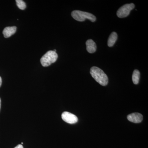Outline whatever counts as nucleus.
Instances as JSON below:
<instances>
[{"label": "nucleus", "instance_id": "nucleus-4", "mask_svg": "<svg viewBox=\"0 0 148 148\" xmlns=\"http://www.w3.org/2000/svg\"><path fill=\"white\" fill-rule=\"evenodd\" d=\"M134 4H126L120 8L117 11L116 14L119 18H124L129 15L130 11L135 8Z\"/></svg>", "mask_w": 148, "mask_h": 148}, {"label": "nucleus", "instance_id": "nucleus-13", "mask_svg": "<svg viewBox=\"0 0 148 148\" xmlns=\"http://www.w3.org/2000/svg\"><path fill=\"white\" fill-rule=\"evenodd\" d=\"M2 84V79L1 78V77H0V87H1V86Z\"/></svg>", "mask_w": 148, "mask_h": 148}, {"label": "nucleus", "instance_id": "nucleus-5", "mask_svg": "<svg viewBox=\"0 0 148 148\" xmlns=\"http://www.w3.org/2000/svg\"><path fill=\"white\" fill-rule=\"evenodd\" d=\"M61 117L64 121L70 124H74L78 121V118L76 116L69 112H64L61 115Z\"/></svg>", "mask_w": 148, "mask_h": 148}, {"label": "nucleus", "instance_id": "nucleus-3", "mask_svg": "<svg viewBox=\"0 0 148 148\" xmlns=\"http://www.w3.org/2000/svg\"><path fill=\"white\" fill-rule=\"evenodd\" d=\"M57 53L53 51H49L43 56L40 59L42 65L44 67H47L55 63L58 58Z\"/></svg>", "mask_w": 148, "mask_h": 148}, {"label": "nucleus", "instance_id": "nucleus-1", "mask_svg": "<svg viewBox=\"0 0 148 148\" xmlns=\"http://www.w3.org/2000/svg\"><path fill=\"white\" fill-rule=\"evenodd\" d=\"M90 74L93 78L101 85L105 86L108 83V78L100 68L95 66L92 67L90 69Z\"/></svg>", "mask_w": 148, "mask_h": 148}, {"label": "nucleus", "instance_id": "nucleus-8", "mask_svg": "<svg viewBox=\"0 0 148 148\" xmlns=\"http://www.w3.org/2000/svg\"><path fill=\"white\" fill-rule=\"evenodd\" d=\"M86 50L90 53H93L95 52L97 49L96 44L91 39L87 40L86 43Z\"/></svg>", "mask_w": 148, "mask_h": 148}, {"label": "nucleus", "instance_id": "nucleus-9", "mask_svg": "<svg viewBox=\"0 0 148 148\" xmlns=\"http://www.w3.org/2000/svg\"><path fill=\"white\" fill-rule=\"evenodd\" d=\"M117 34L116 32H112L109 37L108 42V46L110 47H112L117 40Z\"/></svg>", "mask_w": 148, "mask_h": 148}, {"label": "nucleus", "instance_id": "nucleus-7", "mask_svg": "<svg viewBox=\"0 0 148 148\" xmlns=\"http://www.w3.org/2000/svg\"><path fill=\"white\" fill-rule=\"evenodd\" d=\"M16 30V27L15 26L5 27L3 32L4 37L5 38H9L11 36L15 34Z\"/></svg>", "mask_w": 148, "mask_h": 148}, {"label": "nucleus", "instance_id": "nucleus-12", "mask_svg": "<svg viewBox=\"0 0 148 148\" xmlns=\"http://www.w3.org/2000/svg\"><path fill=\"white\" fill-rule=\"evenodd\" d=\"M24 148L23 147V146L21 145H18L16 146L15 148Z\"/></svg>", "mask_w": 148, "mask_h": 148}, {"label": "nucleus", "instance_id": "nucleus-15", "mask_svg": "<svg viewBox=\"0 0 148 148\" xmlns=\"http://www.w3.org/2000/svg\"><path fill=\"white\" fill-rule=\"evenodd\" d=\"M53 51H54V52H56V49H54V50H53Z\"/></svg>", "mask_w": 148, "mask_h": 148}, {"label": "nucleus", "instance_id": "nucleus-2", "mask_svg": "<svg viewBox=\"0 0 148 148\" xmlns=\"http://www.w3.org/2000/svg\"><path fill=\"white\" fill-rule=\"evenodd\" d=\"M72 17L79 21H83L85 19H88L92 22H95L96 17L92 14L80 10H75L71 13Z\"/></svg>", "mask_w": 148, "mask_h": 148}, {"label": "nucleus", "instance_id": "nucleus-6", "mask_svg": "<svg viewBox=\"0 0 148 148\" xmlns=\"http://www.w3.org/2000/svg\"><path fill=\"white\" fill-rule=\"evenodd\" d=\"M127 119L129 121L134 123H140L143 121V116L139 113H134L128 115Z\"/></svg>", "mask_w": 148, "mask_h": 148}, {"label": "nucleus", "instance_id": "nucleus-14", "mask_svg": "<svg viewBox=\"0 0 148 148\" xmlns=\"http://www.w3.org/2000/svg\"><path fill=\"white\" fill-rule=\"evenodd\" d=\"M1 98H0V109H1Z\"/></svg>", "mask_w": 148, "mask_h": 148}, {"label": "nucleus", "instance_id": "nucleus-10", "mask_svg": "<svg viewBox=\"0 0 148 148\" xmlns=\"http://www.w3.org/2000/svg\"><path fill=\"white\" fill-rule=\"evenodd\" d=\"M140 72L138 70H135L133 71L132 76V80L133 83L135 84H138L140 81Z\"/></svg>", "mask_w": 148, "mask_h": 148}, {"label": "nucleus", "instance_id": "nucleus-11", "mask_svg": "<svg viewBox=\"0 0 148 148\" xmlns=\"http://www.w3.org/2000/svg\"><path fill=\"white\" fill-rule=\"evenodd\" d=\"M16 5L20 9L24 10L26 8V3L22 0H16Z\"/></svg>", "mask_w": 148, "mask_h": 148}]
</instances>
